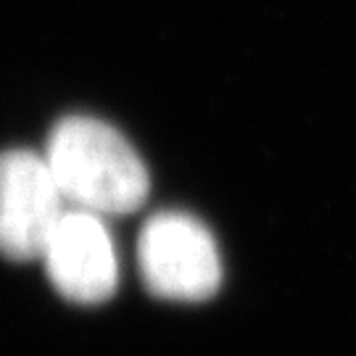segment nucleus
Instances as JSON below:
<instances>
[{"label": "nucleus", "mask_w": 356, "mask_h": 356, "mask_svg": "<svg viewBox=\"0 0 356 356\" xmlns=\"http://www.w3.org/2000/svg\"><path fill=\"white\" fill-rule=\"evenodd\" d=\"M138 267L145 288L166 301H206L222 285V259L195 216L159 211L140 229Z\"/></svg>", "instance_id": "f03ea898"}, {"label": "nucleus", "mask_w": 356, "mask_h": 356, "mask_svg": "<svg viewBox=\"0 0 356 356\" xmlns=\"http://www.w3.org/2000/svg\"><path fill=\"white\" fill-rule=\"evenodd\" d=\"M45 161L66 204L92 214H132L151 191L148 169L129 140L92 116H64L45 143Z\"/></svg>", "instance_id": "f257e3e1"}, {"label": "nucleus", "mask_w": 356, "mask_h": 356, "mask_svg": "<svg viewBox=\"0 0 356 356\" xmlns=\"http://www.w3.org/2000/svg\"><path fill=\"white\" fill-rule=\"evenodd\" d=\"M53 288L74 304H101L119 285V261L103 219L85 209H66L42 254Z\"/></svg>", "instance_id": "20e7f679"}, {"label": "nucleus", "mask_w": 356, "mask_h": 356, "mask_svg": "<svg viewBox=\"0 0 356 356\" xmlns=\"http://www.w3.org/2000/svg\"><path fill=\"white\" fill-rule=\"evenodd\" d=\"M64 204L45 156L22 148L0 153V256L11 261L42 259Z\"/></svg>", "instance_id": "7ed1b4c3"}]
</instances>
